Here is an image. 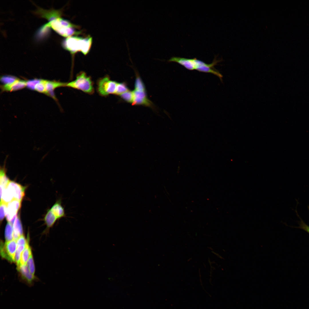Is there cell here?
I'll return each instance as SVG.
<instances>
[{"mask_svg":"<svg viewBox=\"0 0 309 309\" xmlns=\"http://www.w3.org/2000/svg\"><path fill=\"white\" fill-rule=\"evenodd\" d=\"M215 57L212 62L207 64L196 58H187L173 56L168 60L169 62H177L189 70H196L199 72L210 73L218 77L222 81L223 76L214 66L221 61Z\"/></svg>","mask_w":309,"mask_h":309,"instance_id":"obj_1","label":"cell"},{"mask_svg":"<svg viewBox=\"0 0 309 309\" xmlns=\"http://www.w3.org/2000/svg\"><path fill=\"white\" fill-rule=\"evenodd\" d=\"M92 43V38L89 35L84 37L72 36L64 39L62 42V45L72 54L80 52L86 55L89 53Z\"/></svg>","mask_w":309,"mask_h":309,"instance_id":"obj_2","label":"cell"},{"mask_svg":"<svg viewBox=\"0 0 309 309\" xmlns=\"http://www.w3.org/2000/svg\"><path fill=\"white\" fill-rule=\"evenodd\" d=\"M46 24L58 34L65 37L78 34L80 33V31H77L78 27L77 26L62 18L61 16L49 21Z\"/></svg>","mask_w":309,"mask_h":309,"instance_id":"obj_3","label":"cell"},{"mask_svg":"<svg viewBox=\"0 0 309 309\" xmlns=\"http://www.w3.org/2000/svg\"><path fill=\"white\" fill-rule=\"evenodd\" d=\"M94 83L90 76L84 71L80 72L76 76V79L67 83L66 86L77 89L89 94L94 92Z\"/></svg>","mask_w":309,"mask_h":309,"instance_id":"obj_4","label":"cell"},{"mask_svg":"<svg viewBox=\"0 0 309 309\" xmlns=\"http://www.w3.org/2000/svg\"><path fill=\"white\" fill-rule=\"evenodd\" d=\"M118 83L111 80L108 76H105L99 78L97 80V91L102 96H106L110 94H115Z\"/></svg>","mask_w":309,"mask_h":309,"instance_id":"obj_5","label":"cell"},{"mask_svg":"<svg viewBox=\"0 0 309 309\" xmlns=\"http://www.w3.org/2000/svg\"><path fill=\"white\" fill-rule=\"evenodd\" d=\"M17 245L16 240L13 239L1 243L0 253L2 257L9 261L15 262V257Z\"/></svg>","mask_w":309,"mask_h":309,"instance_id":"obj_6","label":"cell"},{"mask_svg":"<svg viewBox=\"0 0 309 309\" xmlns=\"http://www.w3.org/2000/svg\"><path fill=\"white\" fill-rule=\"evenodd\" d=\"M21 202L13 199L7 204L6 217L8 222L12 225L17 216V212L21 207Z\"/></svg>","mask_w":309,"mask_h":309,"instance_id":"obj_7","label":"cell"},{"mask_svg":"<svg viewBox=\"0 0 309 309\" xmlns=\"http://www.w3.org/2000/svg\"><path fill=\"white\" fill-rule=\"evenodd\" d=\"M7 188L14 199L21 201L25 195V187L14 181H10Z\"/></svg>","mask_w":309,"mask_h":309,"instance_id":"obj_8","label":"cell"},{"mask_svg":"<svg viewBox=\"0 0 309 309\" xmlns=\"http://www.w3.org/2000/svg\"><path fill=\"white\" fill-rule=\"evenodd\" d=\"M133 92V105H141L150 107L152 106L151 102L148 98L145 91H139L134 90Z\"/></svg>","mask_w":309,"mask_h":309,"instance_id":"obj_9","label":"cell"},{"mask_svg":"<svg viewBox=\"0 0 309 309\" xmlns=\"http://www.w3.org/2000/svg\"><path fill=\"white\" fill-rule=\"evenodd\" d=\"M17 269L20 273L22 280L29 285H32L35 277L30 272L27 265H20L17 266Z\"/></svg>","mask_w":309,"mask_h":309,"instance_id":"obj_10","label":"cell"},{"mask_svg":"<svg viewBox=\"0 0 309 309\" xmlns=\"http://www.w3.org/2000/svg\"><path fill=\"white\" fill-rule=\"evenodd\" d=\"M35 12L36 13L39 15L41 17L46 18L49 21L58 16L61 15H62L61 11L54 9L46 10L39 8Z\"/></svg>","mask_w":309,"mask_h":309,"instance_id":"obj_11","label":"cell"},{"mask_svg":"<svg viewBox=\"0 0 309 309\" xmlns=\"http://www.w3.org/2000/svg\"><path fill=\"white\" fill-rule=\"evenodd\" d=\"M66 84L67 83L46 80L45 82V94L51 96L55 100H56V98L53 92L54 90L58 87L62 86L65 87Z\"/></svg>","mask_w":309,"mask_h":309,"instance_id":"obj_12","label":"cell"},{"mask_svg":"<svg viewBox=\"0 0 309 309\" xmlns=\"http://www.w3.org/2000/svg\"><path fill=\"white\" fill-rule=\"evenodd\" d=\"M13 226V239L17 240L20 237L23 235V228L19 217H17Z\"/></svg>","mask_w":309,"mask_h":309,"instance_id":"obj_13","label":"cell"},{"mask_svg":"<svg viewBox=\"0 0 309 309\" xmlns=\"http://www.w3.org/2000/svg\"><path fill=\"white\" fill-rule=\"evenodd\" d=\"M27 81L20 80L19 79L11 85L7 86H2L4 91H13L20 90L26 86Z\"/></svg>","mask_w":309,"mask_h":309,"instance_id":"obj_14","label":"cell"},{"mask_svg":"<svg viewBox=\"0 0 309 309\" xmlns=\"http://www.w3.org/2000/svg\"><path fill=\"white\" fill-rule=\"evenodd\" d=\"M6 160L3 166L0 167V189L4 190L6 188L10 181L6 175L5 168Z\"/></svg>","mask_w":309,"mask_h":309,"instance_id":"obj_15","label":"cell"},{"mask_svg":"<svg viewBox=\"0 0 309 309\" xmlns=\"http://www.w3.org/2000/svg\"><path fill=\"white\" fill-rule=\"evenodd\" d=\"M50 210L58 219L65 216L64 207L61 204V201L57 202L52 207Z\"/></svg>","mask_w":309,"mask_h":309,"instance_id":"obj_16","label":"cell"},{"mask_svg":"<svg viewBox=\"0 0 309 309\" xmlns=\"http://www.w3.org/2000/svg\"><path fill=\"white\" fill-rule=\"evenodd\" d=\"M31 254V250L28 243L21 253L20 265H26L27 261Z\"/></svg>","mask_w":309,"mask_h":309,"instance_id":"obj_17","label":"cell"},{"mask_svg":"<svg viewBox=\"0 0 309 309\" xmlns=\"http://www.w3.org/2000/svg\"><path fill=\"white\" fill-rule=\"evenodd\" d=\"M58 218L50 209L48 211L46 214L44 220L47 227H52Z\"/></svg>","mask_w":309,"mask_h":309,"instance_id":"obj_18","label":"cell"},{"mask_svg":"<svg viewBox=\"0 0 309 309\" xmlns=\"http://www.w3.org/2000/svg\"><path fill=\"white\" fill-rule=\"evenodd\" d=\"M12 225L8 222L5 227V237L6 241H8L13 239V230Z\"/></svg>","mask_w":309,"mask_h":309,"instance_id":"obj_19","label":"cell"},{"mask_svg":"<svg viewBox=\"0 0 309 309\" xmlns=\"http://www.w3.org/2000/svg\"><path fill=\"white\" fill-rule=\"evenodd\" d=\"M18 79L14 76L6 75L1 77V81L3 84L2 86H7L11 85Z\"/></svg>","mask_w":309,"mask_h":309,"instance_id":"obj_20","label":"cell"},{"mask_svg":"<svg viewBox=\"0 0 309 309\" xmlns=\"http://www.w3.org/2000/svg\"><path fill=\"white\" fill-rule=\"evenodd\" d=\"M128 90V88L125 83H118L115 94L120 95Z\"/></svg>","mask_w":309,"mask_h":309,"instance_id":"obj_21","label":"cell"},{"mask_svg":"<svg viewBox=\"0 0 309 309\" xmlns=\"http://www.w3.org/2000/svg\"><path fill=\"white\" fill-rule=\"evenodd\" d=\"M135 90L139 91H145L144 84L138 75L136 76L135 81Z\"/></svg>","mask_w":309,"mask_h":309,"instance_id":"obj_22","label":"cell"},{"mask_svg":"<svg viewBox=\"0 0 309 309\" xmlns=\"http://www.w3.org/2000/svg\"><path fill=\"white\" fill-rule=\"evenodd\" d=\"M121 98L126 101L132 103L133 99V92L129 90L120 95Z\"/></svg>","mask_w":309,"mask_h":309,"instance_id":"obj_23","label":"cell"},{"mask_svg":"<svg viewBox=\"0 0 309 309\" xmlns=\"http://www.w3.org/2000/svg\"><path fill=\"white\" fill-rule=\"evenodd\" d=\"M45 80H40L39 81L36 85L35 90L38 92L45 94Z\"/></svg>","mask_w":309,"mask_h":309,"instance_id":"obj_24","label":"cell"},{"mask_svg":"<svg viewBox=\"0 0 309 309\" xmlns=\"http://www.w3.org/2000/svg\"><path fill=\"white\" fill-rule=\"evenodd\" d=\"M7 205L3 202H0V220L1 222L3 220L4 217L6 216Z\"/></svg>","mask_w":309,"mask_h":309,"instance_id":"obj_25","label":"cell"},{"mask_svg":"<svg viewBox=\"0 0 309 309\" xmlns=\"http://www.w3.org/2000/svg\"><path fill=\"white\" fill-rule=\"evenodd\" d=\"M26 265L30 272L31 274L34 275L35 268L32 254L29 257L27 262Z\"/></svg>","mask_w":309,"mask_h":309,"instance_id":"obj_26","label":"cell"},{"mask_svg":"<svg viewBox=\"0 0 309 309\" xmlns=\"http://www.w3.org/2000/svg\"><path fill=\"white\" fill-rule=\"evenodd\" d=\"M40 79H35L27 81L26 86L29 89L35 90V87Z\"/></svg>","mask_w":309,"mask_h":309,"instance_id":"obj_27","label":"cell"},{"mask_svg":"<svg viewBox=\"0 0 309 309\" xmlns=\"http://www.w3.org/2000/svg\"><path fill=\"white\" fill-rule=\"evenodd\" d=\"M17 246H26L28 243L27 240L25 239L24 236L22 235L20 237L16 240Z\"/></svg>","mask_w":309,"mask_h":309,"instance_id":"obj_28","label":"cell"},{"mask_svg":"<svg viewBox=\"0 0 309 309\" xmlns=\"http://www.w3.org/2000/svg\"><path fill=\"white\" fill-rule=\"evenodd\" d=\"M301 227L309 233V227L306 225L302 220H301Z\"/></svg>","mask_w":309,"mask_h":309,"instance_id":"obj_29","label":"cell"}]
</instances>
